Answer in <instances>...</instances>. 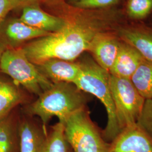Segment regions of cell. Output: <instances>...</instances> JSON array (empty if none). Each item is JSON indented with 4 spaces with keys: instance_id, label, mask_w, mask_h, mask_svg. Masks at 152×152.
I'll use <instances>...</instances> for the list:
<instances>
[{
    "instance_id": "obj_22",
    "label": "cell",
    "mask_w": 152,
    "mask_h": 152,
    "mask_svg": "<svg viewBox=\"0 0 152 152\" xmlns=\"http://www.w3.org/2000/svg\"><path fill=\"white\" fill-rule=\"evenodd\" d=\"M39 0H10L11 10L23 9L28 6L38 4Z\"/></svg>"
},
{
    "instance_id": "obj_17",
    "label": "cell",
    "mask_w": 152,
    "mask_h": 152,
    "mask_svg": "<svg viewBox=\"0 0 152 152\" xmlns=\"http://www.w3.org/2000/svg\"><path fill=\"white\" fill-rule=\"evenodd\" d=\"M39 152H73L65 138L64 124L59 122L46 135Z\"/></svg>"
},
{
    "instance_id": "obj_21",
    "label": "cell",
    "mask_w": 152,
    "mask_h": 152,
    "mask_svg": "<svg viewBox=\"0 0 152 152\" xmlns=\"http://www.w3.org/2000/svg\"><path fill=\"white\" fill-rule=\"evenodd\" d=\"M119 0H82L76 2V5L82 9H95L107 7L117 4Z\"/></svg>"
},
{
    "instance_id": "obj_10",
    "label": "cell",
    "mask_w": 152,
    "mask_h": 152,
    "mask_svg": "<svg viewBox=\"0 0 152 152\" xmlns=\"http://www.w3.org/2000/svg\"><path fill=\"white\" fill-rule=\"evenodd\" d=\"M40 72L53 83L76 82L81 73L80 63L53 59L37 65Z\"/></svg>"
},
{
    "instance_id": "obj_18",
    "label": "cell",
    "mask_w": 152,
    "mask_h": 152,
    "mask_svg": "<svg viewBox=\"0 0 152 152\" xmlns=\"http://www.w3.org/2000/svg\"><path fill=\"white\" fill-rule=\"evenodd\" d=\"M131 81L145 100L152 98V62L144 59L131 77Z\"/></svg>"
},
{
    "instance_id": "obj_4",
    "label": "cell",
    "mask_w": 152,
    "mask_h": 152,
    "mask_svg": "<svg viewBox=\"0 0 152 152\" xmlns=\"http://www.w3.org/2000/svg\"><path fill=\"white\" fill-rule=\"evenodd\" d=\"M0 72L38 96L53 85L37 65L28 59L22 47L6 49L1 59Z\"/></svg>"
},
{
    "instance_id": "obj_15",
    "label": "cell",
    "mask_w": 152,
    "mask_h": 152,
    "mask_svg": "<svg viewBox=\"0 0 152 152\" xmlns=\"http://www.w3.org/2000/svg\"><path fill=\"white\" fill-rule=\"evenodd\" d=\"M120 36L124 42L135 48L144 59L152 62V33L125 29L120 31Z\"/></svg>"
},
{
    "instance_id": "obj_19",
    "label": "cell",
    "mask_w": 152,
    "mask_h": 152,
    "mask_svg": "<svg viewBox=\"0 0 152 152\" xmlns=\"http://www.w3.org/2000/svg\"><path fill=\"white\" fill-rule=\"evenodd\" d=\"M152 10V0H129L127 12L132 19H143Z\"/></svg>"
},
{
    "instance_id": "obj_14",
    "label": "cell",
    "mask_w": 152,
    "mask_h": 152,
    "mask_svg": "<svg viewBox=\"0 0 152 152\" xmlns=\"http://www.w3.org/2000/svg\"><path fill=\"white\" fill-rule=\"evenodd\" d=\"M19 152H39L45 134L32 122L23 120L18 127Z\"/></svg>"
},
{
    "instance_id": "obj_6",
    "label": "cell",
    "mask_w": 152,
    "mask_h": 152,
    "mask_svg": "<svg viewBox=\"0 0 152 152\" xmlns=\"http://www.w3.org/2000/svg\"><path fill=\"white\" fill-rule=\"evenodd\" d=\"M110 87L118 124L121 132L127 127L136 124L145 99L130 79L110 74Z\"/></svg>"
},
{
    "instance_id": "obj_2",
    "label": "cell",
    "mask_w": 152,
    "mask_h": 152,
    "mask_svg": "<svg viewBox=\"0 0 152 152\" xmlns=\"http://www.w3.org/2000/svg\"><path fill=\"white\" fill-rule=\"evenodd\" d=\"M87 102L85 92L73 83H54L28 106L27 112L40 118L44 133L47 135L46 126L53 117H56L64 124L72 114L85 108Z\"/></svg>"
},
{
    "instance_id": "obj_9",
    "label": "cell",
    "mask_w": 152,
    "mask_h": 152,
    "mask_svg": "<svg viewBox=\"0 0 152 152\" xmlns=\"http://www.w3.org/2000/svg\"><path fill=\"white\" fill-rule=\"evenodd\" d=\"M120 43L113 34L102 32L95 36L87 51L98 65L109 72L116 58Z\"/></svg>"
},
{
    "instance_id": "obj_3",
    "label": "cell",
    "mask_w": 152,
    "mask_h": 152,
    "mask_svg": "<svg viewBox=\"0 0 152 152\" xmlns=\"http://www.w3.org/2000/svg\"><path fill=\"white\" fill-rule=\"evenodd\" d=\"M81 73L74 85L82 91L98 98L106 109L107 123L102 133L110 143L121 132L110 87V73L92 60L80 62Z\"/></svg>"
},
{
    "instance_id": "obj_12",
    "label": "cell",
    "mask_w": 152,
    "mask_h": 152,
    "mask_svg": "<svg viewBox=\"0 0 152 152\" xmlns=\"http://www.w3.org/2000/svg\"><path fill=\"white\" fill-rule=\"evenodd\" d=\"M144 59L135 48L124 41L121 42L116 58L109 73L112 76L130 80Z\"/></svg>"
},
{
    "instance_id": "obj_25",
    "label": "cell",
    "mask_w": 152,
    "mask_h": 152,
    "mask_svg": "<svg viewBox=\"0 0 152 152\" xmlns=\"http://www.w3.org/2000/svg\"><path fill=\"white\" fill-rule=\"evenodd\" d=\"M73 1H75L76 2H79V1H82V0H73Z\"/></svg>"
},
{
    "instance_id": "obj_8",
    "label": "cell",
    "mask_w": 152,
    "mask_h": 152,
    "mask_svg": "<svg viewBox=\"0 0 152 152\" xmlns=\"http://www.w3.org/2000/svg\"><path fill=\"white\" fill-rule=\"evenodd\" d=\"M109 152H152V139L137 124L132 125L110 143Z\"/></svg>"
},
{
    "instance_id": "obj_20",
    "label": "cell",
    "mask_w": 152,
    "mask_h": 152,
    "mask_svg": "<svg viewBox=\"0 0 152 152\" xmlns=\"http://www.w3.org/2000/svg\"><path fill=\"white\" fill-rule=\"evenodd\" d=\"M136 124L152 139V98L145 100Z\"/></svg>"
},
{
    "instance_id": "obj_24",
    "label": "cell",
    "mask_w": 152,
    "mask_h": 152,
    "mask_svg": "<svg viewBox=\"0 0 152 152\" xmlns=\"http://www.w3.org/2000/svg\"><path fill=\"white\" fill-rule=\"evenodd\" d=\"M5 48L2 44L0 43V61H1V59L2 54H3V53L4 52V51H5Z\"/></svg>"
},
{
    "instance_id": "obj_23",
    "label": "cell",
    "mask_w": 152,
    "mask_h": 152,
    "mask_svg": "<svg viewBox=\"0 0 152 152\" xmlns=\"http://www.w3.org/2000/svg\"><path fill=\"white\" fill-rule=\"evenodd\" d=\"M10 10L11 7L10 0H0V27Z\"/></svg>"
},
{
    "instance_id": "obj_16",
    "label": "cell",
    "mask_w": 152,
    "mask_h": 152,
    "mask_svg": "<svg viewBox=\"0 0 152 152\" xmlns=\"http://www.w3.org/2000/svg\"><path fill=\"white\" fill-rule=\"evenodd\" d=\"M0 152H19L18 127L11 114L0 120Z\"/></svg>"
},
{
    "instance_id": "obj_7",
    "label": "cell",
    "mask_w": 152,
    "mask_h": 152,
    "mask_svg": "<svg viewBox=\"0 0 152 152\" xmlns=\"http://www.w3.org/2000/svg\"><path fill=\"white\" fill-rule=\"evenodd\" d=\"M49 34L28 25L20 18H6L0 27V43L6 49H15L26 41Z\"/></svg>"
},
{
    "instance_id": "obj_5",
    "label": "cell",
    "mask_w": 152,
    "mask_h": 152,
    "mask_svg": "<svg viewBox=\"0 0 152 152\" xmlns=\"http://www.w3.org/2000/svg\"><path fill=\"white\" fill-rule=\"evenodd\" d=\"M64 126L73 152H109L110 143L104 140L85 108L72 114Z\"/></svg>"
},
{
    "instance_id": "obj_13",
    "label": "cell",
    "mask_w": 152,
    "mask_h": 152,
    "mask_svg": "<svg viewBox=\"0 0 152 152\" xmlns=\"http://www.w3.org/2000/svg\"><path fill=\"white\" fill-rule=\"evenodd\" d=\"M24 101V95L20 86L0 72V120L9 115Z\"/></svg>"
},
{
    "instance_id": "obj_11",
    "label": "cell",
    "mask_w": 152,
    "mask_h": 152,
    "mask_svg": "<svg viewBox=\"0 0 152 152\" xmlns=\"http://www.w3.org/2000/svg\"><path fill=\"white\" fill-rule=\"evenodd\" d=\"M20 19L28 25L49 33L60 30L66 22L61 18L44 11L38 4L28 6L22 9Z\"/></svg>"
},
{
    "instance_id": "obj_1",
    "label": "cell",
    "mask_w": 152,
    "mask_h": 152,
    "mask_svg": "<svg viewBox=\"0 0 152 152\" xmlns=\"http://www.w3.org/2000/svg\"><path fill=\"white\" fill-rule=\"evenodd\" d=\"M106 23L95 17L79 15L68 20L60 30L34 39L22 49L28 59L38 65L57 59L75 61L85 51Z\"/></svg>"
}]
</instances>
